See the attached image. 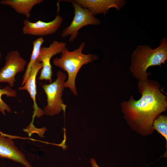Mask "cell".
<instances>
[{
	"instance_id": "cell-4",
	"label": "cell",
	"mask_w": 167,
	"mask_h": 167,
	"mask_svg": "<svg viewBox=\"0 0 167 167\" xmlns=\"http://www.w3.org/2000/svg\"><path fill=\"white\" fill-rule=\"evenodd\" d=\"M57 78L54 81L42 86L47 97V105L44 108V114L50 116L65 111L66 107L62 97L67 76L60 71H57Z\"/></svg>"
},
{
	"instance_id": "cell-5",
	"label": "cell",
	"mask_w": 167,
	"mask_h": 167,
	"mask_svg": "<svg viewBox=\"0 0 167 167\" xmlns=\"http://www.w3.org/2000/svg\"><path fill=\"white\" fill-rule=\"evenodd\" d=\"M66 1L72 4L74 16L70 24L63 30L61 36L65 37L70 36L69 41L71 42L77 37L78 31L82 28L89 25H98L101 22L88 9L83 7L74 0Z\"/></svg>"
},
{
	"instance_id": "cell-16",
	"label": "cell",
	"mask_w": 167,
	"mask_h": 167,
	"mask_svg": "<svg viewBox=\"0 0 167 167\" xmlns=\"http://www.w3.org/2000/svg\"><path fill=\"white\" fill-rule=\"evenodd\" d=\"M90 162L92 165V167H100L97 164L94 158H91L90 160Z\"/></svg>"
},
{
	"instance_id": "cell-6",
	"label": "cell",
	"mask_w": 167,
	"mask_h": 167,
	"mask_svg": "<svg viewBox=\"0 0 167 167\" xmlns=\"http://www.w3.org/2000/svg\"><path fill=\"white\" fill-rule=\"evenodd\" d=\"M27 64L16 50L11 51L6 54L5 64L0 70V83H7L12 87L16 82L15 77L18 73L24 71Z\"/></svg>"
},
{
	"instance_id": "cell-11",
	"label": "cell",
	"mask_w": 167,
	"mask_h": 167,
	"mask_svg": "<svg viewBox=\"0 0 167 167\" xmlns=\"http://www.w3.org/2000/svg\"><path fill=\"white\" fill-rule=\"evenodd\" d=\"M42 67V63L36 62L33 65L28 79L23 86L18 88L19 90H26L29 93L33 102V108L35 109L34 114L38 117L44 114V111L38 108L36 102V77L38 72Z\"/></svg>"
},
{
	"instance_id": "cell-14",
	"label": "cell",
	"mask_w": 167,
	"mask_h": 167,
	"mask_svg": "<svg viewBox=\"0 0 167 167\" xmlns=\"http://www.w3.org/2000/svg\"><path fill=\"white\" fill-rule=\"evenodd\" d=\"M153 128L163 136L166 141V148L167 145V116L160 115L153 122Z\"/></svg>"
},
{
	"instance_id": "cell-18",
	"label": "cell",
	"mask_w": 167,
	"mask_h": 167,
	"mask_svg": "<svg viewBox=\"0 0 167 167\" xmlns=\"http://www.w3.org/2000/svg\"><path fill=\"white\" fill-rule=\"evenodd\" d=\"M0 112H1V110H0Z\"/></svg>"
},
{
	"instance_id": "cell-15",
	"label": "cell",
	"mask_w": 167,
	"mask_h": 167,
	"mask_svg": "<svg viewBox=\"0 0 167 167\" xmlns=\"http://www.w3.org/2000/svg\"><path fill=\"white\" fill-rule=\"evenodd\" d=\"M3 95H6L7 97H15L17 93L10 86H7L0 88V110L2 114L6 115L5 111L9 112L11 110L8 105L2 99V96Z\"/></svg>"
},
{
	"instance_id": "cell-1",
	"label": "cell",
	"mask_w": 167,
	"mask_h": 167,
	"mask_svg": "<svg viewBox=\"0 0 167 167\" xmlns=\"http://www.w3.org/2000/svg\"><path fill=\"white\" fill-rule=\"evenodd\" d=\"M138 87L141 97L136 100L131 96L128 101L122 102V111L132 130L142 136H148L154 131V121L167 110V97L157 81H139Z\"/></svg>"
},
{
	"instance_id": "cell-9",
	"label": "cell",
	"mask_w": 167,
	"mask_h": 167,
	"mask_svg": "<svg viewBox=\"0 0 167 167\" xmlns=\"http://www.w3.org/2000/svg\"><path fill=\"white\" fill-rule=\"evenodd\" d=\"M5 134H0V157L20 163L26 167H32L24 154L15 145L11 138Z\"/></svg>"
},
{
	"instance_id": "cell-10",
	"label": "cell",
	"mask_w": 167,
	"mask_h": 167,
	"mask_svg": "<svg viewBox=\"0 0 167 167\" xmlns=\"http://www.w3.org/2000/svg\"><path fill=\"white\" fill-rule=\"evenodd\" d=\"M74 0L83 7L88 9L94 15L100 14L105 15L111 8L119 11L126 2L124 0Z\"/></svg>"
},
{
	"instance_id": "cell-13",
	"label": "cell",
	"mask_w": 167,
	"mask_h": 167,
	"mask_svg": "<svg viewBox=\"0 0 167 167\" xmlns=\"http://www.w3.org/2000/svg\"><path fill=\"white\" fill-rule=\"evenodd\" d=\"M44 41L42 37H41L33 42V49L29 62L27 65L26 70L23 77L22 86H23L28 79L30 74L32 67L38 56L41 45Z\"/></svg>"
},
{
	"instance_id": "cell-12",
	"label": "cell",
	"mask_w": 167,
	"mask_h": 167,
	"mask_svg": "<svg viewBox=\"0 0 167 167\" xmlns=\"http://www.w3.org/2000/svg\"><path fill=\"white\" fill-rule=\"evenodd\" d=\"M43 0H2L1 5L9 6L19 14L27 19L31 16V11L34 6L41 3Z\"/></svg>"
},
{
	"instance_id": "cell-8",
	"label": "cell",
	"mask_w": 167,
	"mask_h": 167,
	"mask_svg": "<svg viewBox=\"0 0 167 167\" xmlns=\"http://www.w3.org/2000/svg\"><path fill=\"white\" fill-rule=\"evenodd\" d=\"M66 47V43L64 42L54 41L48 47H41L36 62H41L42 67L38 78L40 80L48 81L52 82V66L50 60L54 55L61 53Z\"/></svg>"
},
{
	"instance_id": "cell-3",
	"label": "cell",
	"mask_w": 167,
	"mask_h": 167,
	"mask_svg": "<svg viewBox=\"0 0 167 167\" xmlns=\"http://www.w3.org/2000/svg\"><path fill=\"white\" fill-rule=\"evenodd\" d=\"M85 45V43L82 42L77 49L71 51L66 47L61 53L60 57L55 58L53 62L54 65L67 72L68 78L64 83V87L69 88L75 96L78 95L75 80L80 69L83 65L98 58L96 55L83 53Z\"/></svg>"
},
{
	"instance_id": "cell-2",
	"label": "cell",
	"mask_w": 167,
	"mask_h": 167,
	"mask_svg": "<svg viewBox=\"0 0 167 167\" xmlns=\"http://www.w3.org/2000/svg\"><path fill=\"white\" fill-rule=\"evenodd\" d=\"M167 59V39L165 37L161 39L160 45L154 49L147 45H138L131 55L130 70L139 81L145 80L151 75L147 72L149 67L161 66Z\"/></svg>"
},
{
	"instance_id": "cell-7",
	"label": "cell",
	"mask_w": 167,
	"mask_h": 167,
	"mask_svg": "<svg viewBox=\"0 0 167 167\" xmlns=\"http://www.w3.org/2000/svg\"><path fill=\"white\" fill-rule=\"evenodd\" d=\"M58 14L55 18L49 22L38 20L35 22H30L28 19L23 21L22 32L25 35L36 36H44L53 34L61 26L63 22L62 17L58 15L59 3H57Z\"/></svg>"
},
{
	"instance_id": "cell-17",
	"label": "cell",
	"mask_w": 167,
	"mask_h": 167,
	"mask_svg": "<svg viewBox=\"0 0 167 167\" xmlns=\"http://www.w3.org/2000/svg\"><path fill=\"white\" fill-rule=\"evenodd\" d=\"M3 133H2V132H1V131H0V134H3Z\"/></svg>"
}]
</instances>
